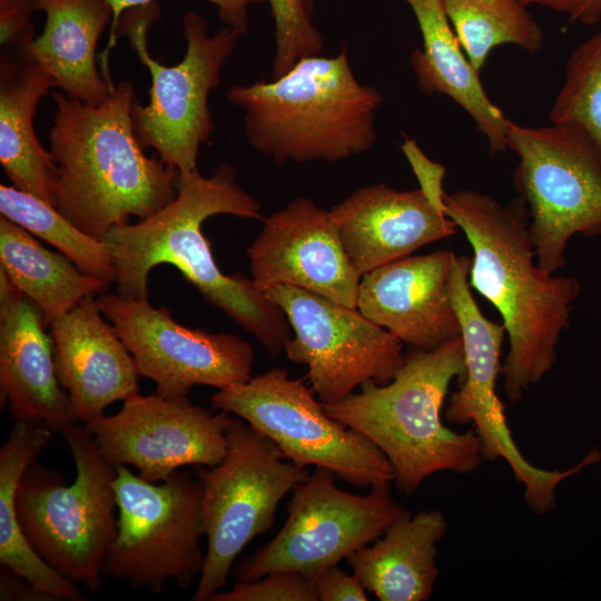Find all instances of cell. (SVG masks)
<instances>
[{"instance_id":"1","label":"cell","mask_w":601,"mask_h":601,"mask_svg":"<svg viewBox=\"0 0 601 601\" xmlns=\"http://www.w3.org/2000/svg\"><path fill=\"white\" fill-rule=\"evenodd\" d=\"M216 215L262 219L259 203L238 184L235 167L221 164L209 177L198 170L178 173L174 200L138 223L110 229L102 239L116 265L117 294L147 299L151 269L171 265L275 357L292 337L290 325L252 277L219 269L203 233L204 221Z\"/></svg>"},{"instance_id":"2","label":"cell","mask_w":601,"mask_h":601,"mask_svg":"<svg viewBox=\"0 0 601 601\" xmlns=\"http://www.w3.org/2000/svg\"><path fill=\"white\" fill-rule=\"evenodd\" d=\"M444 201L445 215L463 231L473 252L470 287L502 318L509 342L503 388L509 401L516 403L553 370L580 283L538 265L528 208L519 196L503 205L487 194L464 189L445 194Z\"/></svg>"},{"instance_id":"3","label":"cell","mask_w":601,"mask_h":601,"mask_svg":"<svg viewBox=\"0 0 601 601\" xmlns=\"http://www.w3.org/2000/svg\"><path fill=\"white\" fill-rule=\"evenodd\" d=\"M52 97L48 140L58 167L55 207L67 219L102 240L130 217L147 218L175 199L179 171L148 157L136 137L131 82L115 85L97 106L65 92Z\"/></svg>"},{"instance_id":"4","label":"cell","mask_w":601,"mask_h":601,"mask_svg":"<svg viewBox=\"0 0 601 601\" xmlns=\"http://www.w3.org/2000/svg\"><path fill=\"white\" fill-rule=\"evenodd\" d=\"M226 97L243 111L248 144L276 165L341 161L376 141L382 95L357 79L345 46L303 58L270 81L235 83Z\"/></svg>"},{"instance_id":"5","label":"cell","mask_w":601,"mask_h":601,"mask_svg":"<svg viewBox=\"0 0 601 601\" xmlns=\"http://www.w3.org/2000/svg\"><path fill=\"white\" fill-rule=\"evenodd\" d=\"M463 373L460 336L433 351L412 348L388 383L367 382L358 393L322 405L383 452L398 492L411 495L434 473L467 474L483 462L474 428L456 433L442 421L450 384Z\"/></svg>"},{"instance_id":"6","label":"cell","mask_w":601,"mask_h":601,"mask_svg":"<svg viewBox=\"0 0 601 601\" xmlns=\"http://www.w3.org/2000/svg\"><path fill=\"white\" fill-rule=\"evenodd\" d=\"M76 467L72 483L36 462L24 472L16 494L20 528L33 550L57 572L95 592L117 534V465L99 450L83 425L61 432Z\"/></svg>"},{"instance_id":"7","label":"cell","mask_w":601,"mask_h":601,"mask_svg":"<svg viewBox=\"0 0 601 601\" xmlns=\"http://www.w3.org/2000/svg\"><path fill=\"white\" fill-rule=\"evenodd\" d=\"M159 18L154 1L126 10L118 22L117 35L129 39L151 79L147 105L132 104V125L144 149H154L167 165L188 174L198 170L199 149L214 131L209 96L220 85L224 65L240 35L226 27L209 36L206 20L187 11L183 17L185 56L166 66L151 57L147 43L149 26Z\"/></svg>"},{"instance_id":"8","label":"cell","mask_w":601,"mask_h":601,"mask_svg":"<svg viewBox=\"0 0 601 601\" xmlns=\"http://www.w3.org/2000/svg\"><path fill=\"white\" fill-rule=\"evenodd\" d=\"M193 467L203 484L207 548L191 600L209 601L228 584L231 566L244 548L272 528L282 499L309 473L236 415L226 430L223 460L214 466Z\"/></svg>"},{"instance_id":"9","label":"cell","mask_w":601,"mask_h":601,"mask_svg":"<svg viewBox=\"0 0 601 601\" xmlns=\"http://www.w3.org/2000/svg\"><path fill=\"white\" fill-rule=\"evenodd\" d=\"M114 487L117 534L104 560L102 578L154 593L168 580L187 589L200 577L206 556L200 549V480L179 469L161 484L151 483L127 465H117Z\"/></svg>"},{"instance_id":"10","label":"cell","mask_w":601,"mask_h":601,"mask_svg":"<svg viewBox=\"0 0 601 601\" xmlns=\"http://www.w3.org/2000/svg\"><path fill=\"white\" fill-rule=\"evenodd\" d=\"M508 149L519 157L513 184L529 213L538 265L556 274L574 235H601V157L570 125L509 122Z\"/></svg>"},{"instance_id":"11","label":"cell","mask_w":601,"mask_h":601,"mask_svg":"<svg viewBox=\"0 0 601 601\" xmlns=\"http://www.w3.org/2000/svg\"><path fill=\"white\" fill-rule=\"evenodd\" d=\"M302 380L275 367L211 395L214 410L243 418L300 467L331 471L357 487L391 485L383 452L357 431L329 416Z\"/></svg>"},{"instance_id":"12","label":"cell","mask_w":601,"mask_h":601,"mask_svg":"<svg viewBox=\"0 0 601 601\" xmlns=\"http://www.w3.org/2000/svg\"><path fill=\"white\" fill-rule=\"evenodd\" d=\"M292 492L283 528L235 566L236 581L279 571L313 577L381 538L406 512L392 496L391 485L349 493L323 467H315Z\"/></svg>"},{"instance_id":"13","label":"cell","mask_w":601,"mask_h":601,"mask_svg":"<svg viewBox=\"0 0 601 601\" xmlns=\"http://www.w3.org/2000/svg\"><path fill=\"white\" fill-rule=\"evenodd\" d=\"M471 257L455 256L450 275L451 297L461 326L464 373L459 388L449 398L444 416L453 424L471 423L481 443L483 460L503 459L514 479L524 486V500L536 514L555 506V489L566 477L599 462L595 450L569 470H544L530 463L519 450L509 428L504 405L496 393L502 374L501 353L505 329L490 321L475 302L469 284Z\"/></svg>"},{"instance_id":"14","label":"cell","mask_w":601,"mask_h":601,"mask_svg":"<svg viewBox=\"0 0 601 601\" xmlns=\"http://www.w3.org/2000/svg\"><path fill=\"white\" fill-rule=\"evenodd\" d=\"M266 293L293 332L284 351L307 367L322 404L335 403L367 382L386 384L402 366L404 344L357 308L293 286H273Z\"/></svg>"},{"instance_id":"15","label":"cell","mask_w":601,"mask_h":601,"mask_svg":"<svg viewBox=\"0 0 601 601\" xmlns=\"http://www.w3.org/2000/svg\"><path fill=\"white\" fill-rule=\"evenodd\" d=\"M96 299L134 357L139 376L156 384V394L183 397L196 385L223 390L252 378L249 342L181 325L167 307H155L148 298L102 293Z\"/></svg>"},{"instance_id":"16","label":"cell","mask_w":601,"mask_h":601,"mask_svg":"<svg viewBox=\"0 0 601 601\" xmlns=\"http://www.w3.org/2000/svg\"><path fill=\"white\" fill-rule=\"evenodd\" d=\"M231 416L195 405L187 396L137 393L116 414L83 426L111 463L131 465L142 479L159 483L186 465L218 464Z\"/></svg>"},{"instance_id":"17","label":"cell","mask_w":601,"mask_h":601,"mask_svg":"<svg viewBox=\"0 0 601 601\" xmlns=\"http://www.w3.org/2000/svg\"><path fill=\"white\" fill-rule=\"evenodd\" d=\"M250 277L263 289L298 287L356 308L361 276L341 242L331 210L298 197L264 218L247 248Z\"/></svg>"},{"instance_id":"18","label":"cell","mask_w":601,"mask_h":601,"mask_svg":"<svg viewBox=\"0 0 601 601\" xmlns=\"http://www.w3.org/2000/svg\"><path fill=\"white\" fill-rule=\"evenodd\" d=\"M455 255L435 250L411 255L361 277L356 308L404 345L433 351L461 336L451 297Z\"/></svg>"},{"instance_id":"19","label":"cell","mask_w":601,"mask_h":601,"mask_svg":"<svg viewBox=\"0 0 601 601\" xmlns=\"http://www.w3.org/2000/svg\"><path fill=\"white\" fill-rule=\"evenodd\" d=\"M40 308L0 269V395L13 423L46 425L52 433L73 423L70 398L55 367L53 342Z\"/></svg>"},{"instance_id":"20","label":"cell","mask_w":601,"mask_h":601,"mask_svg":"<svg viewBox=\"0 0 601 601\" xmlns=\"http://www.w3.org/2000/svg\"><path fill=\"white\" fill-rule=\"evenodd\" d=\"M58 381L73 422L88 423L117 401L138 393L134 357L93 295L49 323Z\"/></svg>"},{"instance_id":"21","label":"cell","mask_w":601,"mask_h":601,"mask_svg":"<svg viewBox=\"0 0 601 601\" xmlns=\"http://www.w3.org/2000/svg\"><path fill=\"white\" fill-rule=\"evenodd\" d=\"M329 210L361 277L445 239L457 229L420 188L397 190L383 183L353 191Z\"/></svg>"},{"instance_id":"22","label":"cell","mask_w":601,"mask_h":601,"mask_svg":"<svg viewBox=\"0 0 601 601\" xmlns=\"http://www.w3.org/2000/svg\"><path fill=\"white\" fill-rule=\"evenodd\" d=\"M46 23L40 36L19 50L39 63L66 95L100 105L115 85L96 63L100 36L111 23L108 0H32Z\"/></svg>"},{"instance_id":"23","label":"cell","mask_w":601,"mask_h":601,"mask_svg":"<svg viewBox=\"0 0 601 601\" xmlns=\"http://www.w3.org/2000/svg\"><path fill=\"white\" fill-rule=\"evenodd\" d=\"M422 36V48L411 53L418 88L426 95H443L474 120L494 155L508 149L509 122L490 99L480 72L467 59L446 16L443 0H405Z\"/></svg>"},{"instance_id":"24","label":"cell","mask_w":601,"mask_h":601,"mask_svg":"<svg viewBox=\"0 0 601 601\" xmlns=\"http://www.w3.org/2000/svg\"><path fill=\"white\" fill-rule=\"evenodd\" d=\"M446 530V518L440 510L406 511L375 543L362 546L345 561L381 601H426L440 574L437 545Z\"/></svg>"},{"instance_id":"25","label":"cell","mask_w":601,"mask_h":601,"mask_svg":"<svg viewBox=\"0 0 601 601\" xmlns=\"http://www.w3.org/2000/svg\"><path fill=\"white\" fill-rule=\"evenodd\" d=\"M51 76L19 49L0 61V162L12 186L55 206L58 167L33 126L40 99L55 88Z\"/></svg>"},{"instance_id":"26","label":"cell","mask_w":601,"mask_h":601,"mask_svg":"<svg viewBox=\"0 0 601 601\" xmlns=\"http://www.w3.org/2000/svg\"><path fill=\"white\" fill-rule=\"evenodd\" d=\"M52 432L42 424L14 423L0 449V563L55 600L85 601L82 591L49 565L19 525L16 494L26 470L48 446Z\"/></svg>"},{"instance_id":"27","label":"cell","mask_w":601,"mask_h":601,"mask_svg":"<svg viewBox=\"0 0 601 601\" xmlns=\"http://www.w3.org/2000/svg\"><path fill=\"white\" fill-rule=\"evenodd\" d=\"M32 234L0 217V269L42 312L47 324L108 284L83 273L71 259L42 246Z\"/></svg>"},{"instance_id":"28","label":"cell","mask_w":601,"mask_h":601,"mask_svg":"<svg viewBox=\"0 0 601 601\" xmlns=\"http://www.w3.org/2000/svg\"><path fill=\"white\" fill-rule=\"evenodd\" d=\"M451 26L474 69L481 72L491 51L514 45L534 55L544 35L518 0H443Z\"/></svg>"},{"instance_id":"29","label":"cell","mask_w":601,"mask_h":601,"mask_svg":"<svg viewBox=\"0 0 601 601\" xmlns=\"http://www.w3.org/2000/svg\"><path fill=\"white\" fill-rule=\"evenodd\" d=\"M0 214L57 248L83 273L108 285L116 283V265L106 244L80 230L49 203L1 184Z\"/></svg>"},{"instance_id":"30","label":"cell","mask_w":601,"mask_h":601,"mask_svg":"<svg viewBox=\"0 0 601 601\" xmlns=\"http://www.w3.org/2000/svg\"><path fill=\"white\" fill-rule=\"evenodd\" d=\"M564 69L549 120L579 130L601 157V29L571 51Z\"/></svg>"},{"instance_id":"31","label":"cell","mask_w":601,"mask_h":601,"mask_svg":"<svg viewBox=\"0 0 601 601\" xmlns=\"http://www.w3.org/2000/svg\"><path fill=\"white\" fill-rule=\"evenodd\" d=\"M275 26L273 79L286 73L298 60L321 55L324 39L313 21L312 0H266Z\"/></svg>"},{"instance_id":"32","label":"cell","mask_w":601,"mask_h":601,"mask_svg":"<svg viewBox=\"0 0 601 601\" xmlns=\"http://www.w3.org/2000/svg\"><path fill=\"white\" fill-rule=\"evenodd\" d=\"M209 601H318V598L312 577L279 571L253 581H236L229 590L213 594Z\"/></svg>"},{"instance_id":"33","label":"cell","mask_w":601,"mask_h":601,"mask_svg":"<svg viewBox=\"0 0 601 601\" xmlns=\"http://www.w3.org/2000/svg\"><path fill=\"white\" fill-rule=\"evenodd\" d=\"M155 0H108L112 9V20L110 23V33L107 48L104 52V72H108L107 59L108 53L117 39V27L122 13L134 7L147 4ZM213 3L218 11L221 21L237 31L240 36L244 35L249 24L248 9L253 4H260L266 0H206Z\"/></svg>"},{"instance_id":"34","label":"cell","mask_w":601,"mask_h":601,"mask_svg":"<svg viewBox=\"0 0 601 601\" xmlns=\"http://www.w3.org/2000/svg\"><path fill=\"white\" fill-rule=\"evenodd\" d=\"M32 0H0V42L20 49L35 39Z\"/></svg>"},{"instance_id":"35","label":"cell","mask_w":601,"mask_h":601,"mask_svg":"<svg viewBox=\"0 0 601 601\" xmlns=\"http://www.w3.org/2000/svg\"><path fill=\"white\" fill-rule=\"evenodd\" d=\"M318 601H366V589L353 573L338 565L325 568L312 577Z\"/></svg>"},{"instance_id":"36","label":"cell","mask_w":601,"mask_h":601,"mask_svg":"<svg viewBox=\"0 0 601 601\" xmlns=\"http://www.w3.org/2000/svg\"><path fill=\"white\" fill-rule=\"evenodd\" d=\"M402 148L420 181V189L445 214V193L442 187L445 173L443 166L428 160L413 141L406 140Z\"/></svg>"},{"instance_id":"37","label":"cell","mask_w":601,"mask_h":601,"mask_svg":"<svg viewBox=\"0 0 601 601\" xmlns=\"http://www.w3.org/2000/svg\"><path fill=\"white\" fill-rule=\"evenodd\" d=\"M525 7L538 4L559 13L568 14L571 20L593 24L601 17V0H518Z\"/></svg>"},{"instance_id":"38","label":"cell","mask_w":601,"mask_h":601,"mask_svg":"<svg viewBox=\"0 0 601 601\" xmlns=\"http://www.w3.org/2000/svg\"><path fill=\"white\" fill-rule=\"evenodd\" d=\"M0 600H23V601H52L48 593L37 589L29 581L1 565L0 571Z\"/></svg>"}]
</instances>
